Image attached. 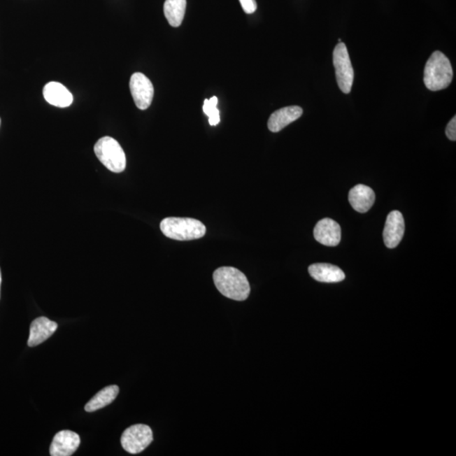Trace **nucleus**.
<instances>
[{
	"mask_svg": "<svg viewBox=\"0 0 456 456\" xmlns=\"http://www.w3.org/2000/svg\"><path fill=\"white\" fill-rule=\"evenodd\" d=\"M213 280L218 291L226 298L244 301L250 294V285L242 271L234 267H220L213 273Z\"/></svg>",
	"mask_w": 456,
	"mask_h": 456,
	"instance_id": "1",
	"label": "nucleus"
},
{
	"mask_svg": "<svg viewBox=\"0 0 456 456\" xmlns=\"http://www.w3.org/2000/svg\"><path fill=\"white\" fill-rule=\"evenodd\" d=\"M453 80V69L449 59L443 52L436 51L431 55L425 65V84L430 91H441L449 87Z\"/></svg>",
	"mask_w": 456,
	"mask_h": 456,
	"instance_id": "2",
	"label": "nucleus"
},
{
	"mask_svg": "<svg viewBox=\"0 0 456 456\" xmlns=\"http://www.w3.org/2000/svg\"><path fill=\"white\" fill-rule=\"evenodd\" d=\"M160 228L166 237L178 241L201 238L206 231V226L193 218H165L161 222Z\"/></svg>",
	"mask_w": 456,
	"mask_h": 456,
	"instance_id": "3",
	"label": "nucleus"
},
{
	"mask_svg": "<svg viewBox=\"0 0 456 456\" xmlns=\"http://www.w3.org/2000/svg\"><path fill=\"white\" fill-rule=\"evenodd\" d=\"M94 152L99 160L113 173L124 172L126 168V157L119 142L113 138L105 136L97 141Z\"/></svg>",
	"mask_w": 456,
	"mask_h": 456,
	"instance_id": "4",
	"label": "nucleus"
},
{
	"mask_svg": "<svg viewBox=\"0 0 456 456\" xmlns=\"http://www.w3.org/2000/svg\"><path fill=\"white\" fill-rule=\"evenodd\" d=\"M333 63L336 69L337 84L342 92L348 94L352 87L354 71L345 43H339L336 45L333 52Z\"/></svg>",
	"mask_w": 456,
	"mask_h": 456,
	"instance_id": "5",
	"label": "nucleus"
},
{
	"mask_svg": "<svg viewBox=\"0 0 456 456\" xmlns=\"http://www.w3.org/2000/svg\"><path fill=\"white\" fill-rule=\"evenodd\" d=\"M153 441L152 430L148 425H136L124 430L121 437V445L129 454H139Z\"/></svg>",
	"mask_w": 456,
	"mask_h": 456,
	"instance_id": "6",
	"label": "nucleus"
},
{
	"mask_svg": "<svg viewBox=\"0 0 456 456\" xmlns=\"http://www.w3.org/2000/svg\"><path fill=\"white\" fill-rule=\"evenodd\" d=\"M129 88L136 107L141 110L148 109L154 97L152 81L142 73H134L130 78Z\"/></svg>",
	"mask_w": 456,
	"mask_h": 456,
	"instance_id": "7",
	"label": "nucleus"
},
{
	"mask_svg": "<svg viewBox=\"0 0 456 456\" xmlns=\"http://www.w3.org/2000/svg\"><path fill=\"white\" fill-rule=\"evenodd\" d=\"M405 233V222L399 211H393L387 217L384 233V243L389 248H394L401 243Z\"/></svg>",
	"mask_w": 456,
	"mask_h": 456,
	"instance_id": "8",
	"label": "nucleus"
},
{
	"mask_svg": "<svg viewBox=\"0 0 456 456\" xmlns=\"http://www.w3.org/2000/svg\"><path fill=\"white\" fill-rule=\"evenodd\" d=\"M80 443L79 434L71 430H63L55 434L50 446L52 456H71L78 449Z\"/></svg>",
	"mask_w": 456,
	"mask_h": 456,
	"instance_id": "9",
	"label": "nucleus"
},
{
	"mask_svg": "<svg viewBox=\"0 0 456 456\" xmlns=\"http://www.w3.org/2000/svg\"><path fill=\"white\" fill-rule=\"evenodd\" d=\"M313 237L323 245L335 247L341 242V230L339 224L329 218L318 222L313 229Z\"/></svg>",
	"mask_w": 456,
	"mask_h": 456,
	"instance_id": "10",
	"label": "nucleus"
},
{
	"mask_svg": "<svg viewBox=\"0 0 456 456\" xmlns=\"http://www.w3.org/2000/svg\"><path fill=\"white\" fill-rule=\"evenodd\" d=\"M58 329V324L48 319L47 317L36 318L30 327V336L27 344L29 347H36L54 335Z\"/></svg>",
	"mask_w": 456,
	"mask_h": 456,
	"instance_id": "11",
	"label": "nucleus"
},
{
	"mask_svg": "<svg viewBox=\"0 0 456 456\" xmlns=\"http://www.w3.org/2000/svg\"><path fill=\"white\" fill-rule=\"evenodd\" d=\"M303 108L299 106H291L276 110L268 120V129L273 133H278L287 125L298 120L303 115Z\"/></svg>",
	"mask_w": 456,
	"mask_h": 456,
	"instance_id": "12",
	"label": "nucleus"
},
{
	"mask_svg": "<svg viewBox=\"0 0 456 456\" xmlns=\"http://www.w3.org/2000/svg\"><path fill=\"white\" fill-rule=\"evenodd\" d=\"M348 199L354 210L366 213L376 201V193L369 186L357 185L350 190Z\"/></svg>",
	"mask_w": 456,
	"mask_h": 456,
	"instance_id": "13",
	"label": "nucleus"
},
{
	"mask_svg": "<svg viewBox=\"0 0 456 456\" xmlns=\"http://www.w3.org/2000/svg\"><path fill=\"white\" fill-rule=\"evenodd\" d=\"M43 97L48 104L61 108L70 107L73 103L71 92L64 85L55 81L45 85Z\"/></svg>",
	"mask_w": 456,
	"mask_h": 456,
	"instance_id": "14",
	"label": "nucleus"
},
{
	"mask_svg": "<svg viewBox=\"0 0 456 456\" xmlns=\"http://www.w3.org/2000/svg\"><path fill=\"white\" fill-rule=\"evenodd\" d=\"M309 274L318 282L325 283H340L345 278V273L339 267L331 264L317 263L308 267Z\"/></svg>",
	"mask_w": 456,
	"mask_h": 456,
	"instance_id": "15",
	"label": "nucleus"
},
{
	"mask_svg": "<svg viewBox=\"0 0 456 456\" xmlns=\"http://www.w3.org/2000/svg\"><path fill=\"white\" fill-rule=\"evenodd\" d=\"M120 388L117 385H109L95 394L85 406V411L87 413L95 412V411L104 408V407L111 404L119 394Z\"/></svg>",
	"mask_w": 456,
	"mask_h": 456,
	"instance_id": "16",
	"label": "nucleus"
},
{
	"mask_svg": "<svg viewBox=\"0 0 456 456\" xmlns=\"http://www.w3.org/2000/svg\"><path fill=\"white\" fill-rule=\"evenodd\" d=\"M186 0H166L164 15L171 26L178 27L184 20L186 11Z\"/></svg>",
	"mask_w": 456,
	"mask_h": 456,
	"instance_id": "17",
	"label": "nucleus"
},
{
	"mask_svg": "<svg viewBox=\"0 0 456 456\" xmlns=\"http://www.w3.org/2000/svg\"><path fill=\"white\" fill-rule=\"evenodd\" d=\"M218 99L217 97H211L210 100L206 99L204 101L203 111L209 117V123L211 126L218 125L220 123V112L217 108Z\"/></svg>",
	"mask_w": 456,
	"mask_h": 456,
	"instance_id": "18",
	"label": "nucleus"
},
{
	"mask_svg": "<svg viewBox=\"0 0 456 456\" xmlns=\"http://www.w3.org/2000/svg\"><path fill=\"white\" fill-rule=\"evenodd\" d=\"M239 2L246 14H253L257 10V3L255 0H239Z\"/></svg>",
	"mask_w": 456,
	"mask_h": 456,
	"instance_id": "19",
	"label": "nucleus"
},
{
	"mask_svg": "<svg viewBox=\"0 0 456 456\" xmlns=\"http://www.w3.org/2000/svg\"><path fill=\"white\" fill-rule=\"evenodd\" d=\"M446 134L448 138L452 141H455L456 140V117L455 116L453 119L450 121V123L448 124L447 128L446 130Z\"/></svg>",
	"mask_w": 456,
	"mask_h": 456,
	"instance_id": "20",
	"label": "nucleus"
},
{
	"mask_svg": "<svg viewBox=\"0 0 456 456\" xmlns=\"http://www.w3.org/2000/svg\"><path fill=\"white\" fill-rule=\"evenodd\" d=\"M2 275L1 270H0V292H1Z\"/></svg>",
	"mask_w": 456,
	"mask_h": 456,
	"instance_id": "21",
	"label": "nucleus"
},
{
	"mask_svg": "<svg viewBox=\"0 0 456 456\" xmlns=\"http://www.w3.org/2000/svg\"><path fill=\"white\" fill-rule=\"evenodd\" d=\"M0 124H1V120H0Z\"/></svg>",
	"mask_w": 456,
	"mask_h": 456,
	"instance_id": "22",
	"label": "nucleus"
}]
</instances>
